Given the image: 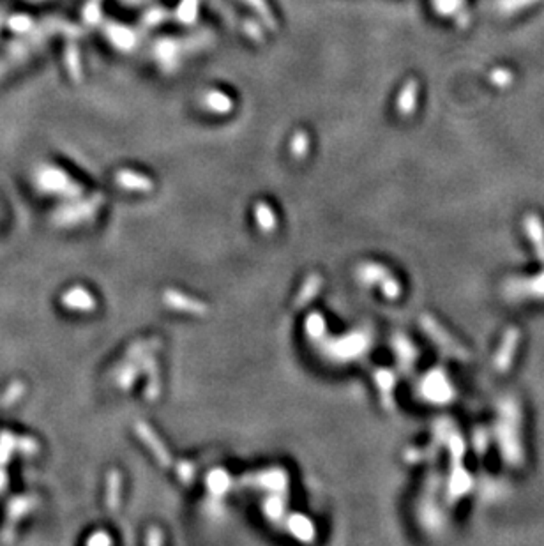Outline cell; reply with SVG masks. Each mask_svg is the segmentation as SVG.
Instances as JSON below:
<instances>
[{"mask_svg": "<svg viewBox=\"0 0 544 546\" xmlns=\"http://www.w3.org/2000/svg\"><path fill=\"white\" fill-rule=\"evenodd\" d=\"M417 97H419V84L412 78V80L406 82L405 85L401 87L398 94V99H396V110L398 114H401L403 117H408L415 112L417 108Z\"/></svg>", "mask_w": 544, "mask_h": 546, "instance_id": "ba28073f", "label": "cell"}, {"mask_svg": "<svg viewBox=\"0 0 544 546\" xmlns=\"http://www.w3.org/2000/svg\"><path fill=\"white\" fill-rule=\"evenodd\" d=\"M82 16H84V21L87 25H99L101 20H103L101 0H88L87 4H85L84 11H82Z\"/></svg>", "mask_w": 544, "mask_h": 546, "instance_id": "9a60e30c", "label": "cell"}, {"mask_svg": "<svg viewBox=\"0 0 544 546\" xmlns=\"http://www.w3.org/2000/svg\"><path fill=\"white\" fill-rule=\"evenodd\" d=\"M512 78H515V75H512V73L506 68H497L490 73V82L495 85V87H500V88L507 87V85H511Z\"/></svg>", "mask_w": 544, "mask_h": 546, "instance_id": "ac0fdd59", "label": "cell"}, {"mask_svg": "<svg viewBox=\"0 0 544 546\" xmlns=\"http://www.w3.org/2000/svg\"><path fill=\"white\" fill-rule=\"evenodd\" d=\"M521 341V332L518 327H507L502 338L498 341V347L493 356V368L498 373H507L515 364L516 353Z\"/></svg>", "mask_w": 544, "mask_h": 546, "instance_id": "3957f363", "label": "cell"}, {"mask_svg": "<svg viewBox=\"0 0 544 546\" xmlns=\"http://www.w3.org/2000/svg\"><path fill=\"white\" fill-rule=\"evenodd\" d=\"M246 2L251 5L253 11H255V13L260 16V20L264 21V25H267L269 29H274V30L277 29L276 18H274V14H272V11L269 9V5L265 0H246Z\"/></svg>", "mask_w": 544, "mask_h": 546, "instance_id": "5bb4252c", "label": "cell"}, {"mask_svg": "<svg viewBox=\"0 0 544 546\" xmlns=\"http://www.w3.org/2000/svg\"><path fill=\"white\" fill-rule=\"evenodd\" d=\"M244 30H246L247 36L255 39V41H262V29H260L258 23L247 20L246 23H244Z\"/></svg>", "mask_w": 544, "mask_h": 546, "instance_id": "44dd1931", "label": "cell"}, {"mask_svg": "<svg viewBox=\"0 0 544 546\" xmlns=\"http://www.w3.org/2000/svg\"><path fill=\"white\" fill-rule=\"evenodd\" d=\"M292 147L295 154H302V152L306 151V147H308V136H306V133H297V135H295Z\"/></svg>", "mask_w": 544, "mask_h": 546, "instance_id": "7402d4cb", "label": "cell"}, {"mask_svg": "<svg viewBox=\"0 0 544 546\" xmlns=\"http://www.w3.org/2000/svg\"><path fill=\"white\" fill-rule=\"evenodd\" d=\"M23 391H25V386H23L21 382L11 384V386L8 387V391L4 393V396H2V399H0V407L2 408L11 407L14 401H18V399H20V396L23 395Z\"/></svg>", "mask_w": 544, "mask_h": 546, "instance_id": "e0dca14e", "label": "cell"}, {"mask_svg": "<svg viewBox=\"0 0 544 546\" xmlns=\"http://www.w3.org/2000/svg\"><path fill=\"white\" fill-rule=\"evenodd\" d=\"M491 435L504 465L509 469H519L523 465V410L516 396L506 395L498 399Z\"/></svg>", "mask_w": 544, "mask_h": 546, "instance_id": "6da1fadb", "label": "cell"}, {"mask_svg": "<svg viewBox=\"0 0 544 546\" xmlns=\"http://www.w3.org/2000/svg\"><path fill=\"white\" fill-rule=\"evenodd\" d=\"M32 2H45V0H32Z\"/></svg>", "mask_w": 544, "mask_h": 546, "instance_id": "603a6c76", "label": "cell"}, {"mask_svg": "<svg viewBox=\"0 0 544 546\" xmlns=\"http://www.w3.org/2000/svg\"><path fill=\"white\" fill-rule=\"evenodd\" d=\"M198 4H200V0H180L179 8L175 11L177 20L184 25L195 23L198 18Z\"/></svg>", "mask_w": 544, "mask_h": 546, "instance_id": "8fae6325", "label": "cell"}, {"mask_svg": "<svg viewBox=\"0 0 544 546\" xmlns=\"http://www.w3.org/2000/svg\"><path fill=\"white\" fill-rule=\"evenodd\" d=\"M201 105L206 106L209 112H212V114H219V115H225V114H230L232 110H234V99H232L228 94L221 92V90H207L206 94H203V97H201Z\"/></svg>", "mask_w": 544, "mask_h": 546, "instance_id": "9c48e42d", "label": "cell"}, {"mask_svg": "<svg viewBox=\"0 0 544 546\" xmlns=\"http://www.w3.org/2000/svg\"><path fill=\"white\" fill-rule=\"evenodd\" d=\"M103 30H105V36L113 47L119 48L122 51H129L133 50L136 41H138V36L134 32L131 27L122 25L119 21H108L103 25Z\"/></svg>", "mask_w": 544, "mask_h": 546, "instance_id": "5b68a950", "label": "cell"}, {"mask_svg": "<svg viewBox=\"0 0 544 546\" xmlns=\"http://www.w3.org/2000/svg\"><path fill=\"white\" fill-rule=\"evenodd\" d=\"M5 25H8V29L11 30V32H14V34L27 36L30 30H34V20L29 16V14H13V16L8 18Z\"/></svg>", "mask_w": 544, "mask_h": 546, "instance_id": "7c38bea8", "label": "cell"}, {"mask_svg": "<svg viewBox=\"0 0 544 546\" xmlns=\"http://www.w3.org/2000/svg\"><path fill=\"white\" fill-rule=\"evenodd\" d=\"M473 440H475V451L479 454H484L488 451V444H490V433L486 428H479L473 435Z\"/></svg>", "mask_w": 544, "mask_h": 546, "instance_id": "d6986e66", "label": "cell"}, {"mask_svg": "<svg viewBox=\"0 0 544 546\" xmlns=\"http://www.w3.org/2000/svg\"><path fill=\"white\" fill-rule=\"evenodd\" d=\"M465 0H433L436 13L444 16H456L463 11Z\"/></svg>", "mask_w": 544, "mask_h": 546, "instance_id": "2e32d148", "label": "cell"}, {"mask_svg": "<svg viewBox=\"0 0 544 546\" xmlns=\"http://www.w3.org/2000/svg\"><path fill=\"white\" fill-rule=\"evenodd\" d=\"M0 29H2V18H0Z\"/></svg>", "mask_w": 544, "mask_h": 546, "instance_id": "cb8c5ba5", "label": "cell"}, {"mask_svg": "<svg viewBox=\"0 0 544 546\" xmlns=\"http://www.w3.org/2000/svg\"><path fill=\"white\" fill-rule=\"evenodd\" d=\"M166 16H168V13L164 11L163 8H154V9H151V11H149L145 16H143V21H145L149 27H154V25H160L161 21H163Z\"/></svg>", "mask_w": 544, "mask_h": 546, "instance_id": "ffe728a7", "label": "cell"}, {"mask_svg": "<svg viewBox=\"0 0 544 546\" xmlns=\"http://www.w3.org/2000/svg\"><path fill=\"white\" fill-rule=\"evenodd\" d=\"M502 288L509 301L544 299V269L532 276H511Z\"/></svg>", "mask_w": 544, "mask_h": 546, "instance_id": "7a4b0ae2", "label": "cell"}, {"mask_svg": "<svg viewBox=\"0 0 544 546\" xmlns=\"http://www.w3.org/2000/svg\"><path fill=\"white\" fill-rule=\"evenodd\" d=\"M154 50L158 62H160L164 69L172 71L177 64H179V59L180 55H182V51H184V47H182V42L177 41V39H163V41H160L156 45Z\"/></svg>", "mask_w": 544, "mask_h": 546, "instance_id": "52a82bcc", "label": "cell"}, {"mask_svg": "<svg viewBox=\"0 0 544 546\" xmlns=\"http://www.w3.org/2000/svg\"><path fill=\"white\" fill-rule=\"evenodd\" d=\"M541 0H497V9L500 14H515L523 11L525 8H530L534 4H539Z\"/></svg>", "mask_w": 544, "mask_h": 546, "instance_id": "4fadbf2b", "label": "cell"}, {"mask_svg": "<svg viewBox=\"0 0 544 546\" xmlns=\"http://www.w3.org/2000/svg\"><path fill=\"white\" fill-rule=\"evenodd\" d=\"M64 62L69 76L73 78V82H82L84 78V68H82V59H80V50L76 47L75 42L69 41L66 45V51H64Z\"/></svg>", "mask_w": 544, "mask_h": 546, "instance_id": "30bf717a", "label": "cell"}, {"mask_svg": "<svg viewBox=\"0 0 544 546\" xmlns=\"http://www.w3.org/2000/svg\"><path fill=\"white\" fill-rule=\"evenodd\" d=\"M36 184L41 191H47V193H62V191H67L71 189V181L69 177L62 172L60 169H55V166H41L36 172Z\"/></svg>", "mask_w": 544, "mask_h": 546, "instance_id": "277c9868", "label": "cell"}, {"mask_svg": "<svg viewBox=\"0 0 544 546\" xmlns=\"http://www.w3.org/2000/svg\"><path fill=\"white\" fill-rule=\"evenodd\" d=\"M527 239L530 240L532 249L536 253L537 260L544 265V223L537 214H527L521 221Z\"/></svg>", "mask_w": 544, "mask_h": 546, "instance_id": "8992f818", "label": "cell"}]
</instances>
